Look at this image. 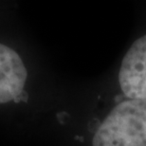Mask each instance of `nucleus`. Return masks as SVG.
I'll return each mask as SVG.
<instances>
[{
	"instance_id": "f257e3e1",
	"label": "nucleus",
	"mask_w": 146,
	"mask_h": 146,
	"mask_svg": "<svg viewBox=\"0 0 146 146\" xmlns=\"http://www.w3.org/2000/svg\"><path fill=\"white\" fill-rule=\"evenodd\" d=\"M92 146H146V100L117 104L96 131Z\"/></svg>"
},
{
	"instance_id": "f03ea898",
	"label": "nucleus",
	"mask_w": 146,
	"mask_h": 146,
	"mask_svg": "<svg viewBox=\"0 0 146 146\" xmlns=\"http://www.w3.org/2000/svg\"><path fill=\"white\" fill-rule=\"evenodd\" d=\"M119 83L127 98L146 100V34L137 39L124 55Z\"/></svg>"
},
{
	"instance_id": "7ed1b4c3",
	"label": "nucleus",
	"mask_w": 146,
	"mask_h": 146,
	"mask_svg": "<svg viewBox=\"0 0 146 146\" xmlns=\"http://www.w3.org/2000/svg\"><path fill=\"white\" fill-rule=\"evenodd\" d=\"M28 78L27 68L16 51L0 44V104L21 94Z\"/></svg>"
}]
</instances>
